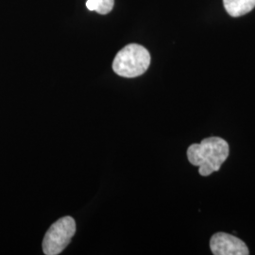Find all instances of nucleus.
Listing matches in <instances>:
<instances>
[{
    "instance_id": "f257e3e1",
    "label": "nucleus",
    "mask_w": 255,
    "mask_h": 255,
    "mask_svg": "<svg viewBox=\"0 0 255 255\" xmlns=\"http://www.w3.org/2000/svg\"><path fill=\"white\" fill-rule=\"evenodd\" d=\"M228 143L220 137H208L200 144H193L187 149L188 161L199 166L201 176H209L219 171L229 156Z\"/></svg>"
},
{
    "instance_id": "f03ea898",
    "label": "nucleus",
    "mask_w": 255,
    "mask_h": 255,
    "mask_svg": "<svg viewBox=\"0 0 255 255\" xmlns=\"http://www.w3.org/2000/svg\"><path fill=\"white\" fill-rule=\"evenodd\" d=\"M150 64V54L144 46L130 44L123 47L113 62L115 73L123 78H136L146 72Z\"/></svg>"
},
{
    "instance_id": "7ed1b4c3",
    "label": "nucleus",
    "mask_w": 255,
    "mask_h": 255,
    "mask_svg": "<svg viewBox=\"0 0 255 255\" xmlns=\"http://www.w3.org/2000/svg\"><path fill=\"white\" fill-rule=\"evenodd\" d=\"M76 233V222L71 217L58 219L46 232L43 240V251L46 255H60Z\"/></svg>"
},
{
    "instance_id": "20e7f679",
    "label": "nucleus",
    "mask_w": 255,
    "mask_h": 255,
    "mask_svg": "<svg viewBox=\"0 0 255 255\" xmlns=\"http://www.w3.org/2000/svg\"><path fill=\"white\" fill-rule=\"evenodd\" d=\"M210 248L215 255H250L244 241L225 233L215 234L210 240Z\"/></svg>"
},
{
    "instance_id": "39448f33",
    "label": "nucleus",
    "mask_w": 255,
    "mask_h": 255,
    "mask_svg": "<svg viewBox=\"0 0 255 255\" xmlns=\"http://www.w3.org/2000/svg\"><path fill=\"white\" fill-rule=\"evenodd\" d=\"M226 11L233 17H239L255 8V0H223Z\"/></svg>"
},
{
    "instance_id": "423d86ee",
    "label": "nucleus",
    "mask_w": 255,
    "mask_h": 255,
    "mask_svg": "<svg viewBox=\"0 0 255 255\" xmlns=\"http://www.w3.org/2000/svg\"><path fill=\"white\" fill-rule=\"evenodd\" d=\"M115 6V0H87L86 7L91 11L100 14H107Z\"/></svg>"
}]
</instances>
